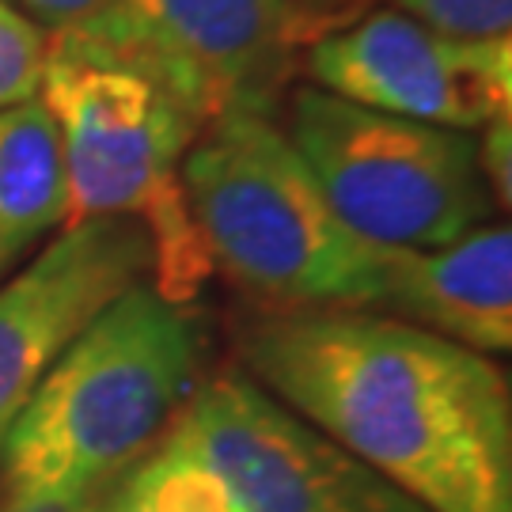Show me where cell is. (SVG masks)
I'll return each mask as SVG.
<instances>
[{"label": "cell", "mask_w": 512, "mask_h": 512, "mask_svg": "<svg viewBox=\"0 0 512 512\" xmlns=\"http://www.w3.org/2000/svg\"><path fill=\"white\" fill-rule=\"evenodd\" d=\"M247 380L433 512H512L505 372L361 308L281 311L239 342Z\"/></svg>", "instance_id": "1"}, {"label": "cell", "mask_w": 512, "mask_h": 512, "mask_svg": "<svg viewBox=\"0 0 512 512\" xmlns=\"http://www.w3.org/2000/svg\"><path fill=\"white\" fill-rule=\"evenodd\" d=\"M202 338L186 304L129 285L57 353L0 440L4 505L92 501L141 456L194 384Z\"/></svg>", "instance_id": "2"}, {"label": "cell", "mask_w": 512, "mask_h": 512, "mask_svg": "<svg viewBox=\"0 0 512 512\" xmlns=\"http://www.w3.org/2000/svg\"><path fill=\"white\" fill-rule=\"evenodd\" d=\"M183 194L213 274L281 311L376 308L384 247L330 209L277 118L228 114L198 129Z\"/></svg>", "instance_id": "3"}, {"label": "cell", "mask_w": 512, "mask_h": 512, "mask_svg": "<svg viewBox=\"0 0 512 512\" xmlns=\"http://www.w3.org/2000/svg\"><path fill=\"white\" fill-rule=\"evenodd\" d=\"M38 99L61 137L69 224H141L152 247V289L190 304L213 277L183 194V156L198 126L141 73L54 50H46Z\"/></svg>", "instance_id": "4"}, {"label": "cell", "mask_w": 512, "mask_h": 512, "mask_svg": "<svg viewBox=\"0 0 512 512\" xmlns=\"http://www.w3.org/2000/svg\"><path fill=\"white\" fill-rule=\"evenodd\" d=\"M330 209L384 251H429L497 220L478 167V137L296 88L289 129Z\"/></svg>", "instance_id": "5"}, {"label": "cell", "mask_w": 512, "mask_h": 512, "mask_svg": "<svg viewBox=\"0 0 512 512\" xmlns=\"http://www.w3.org/2000/svg\"><path fill=\"white\" fill-rule=\"evenodd\" d=\"M334 23L304 0H110L54 31V54L133 69L202 129L228 114L277 118L315 38Z\"/></svg>", "instance_id": "6"}, {"label": "cell", "mask_w": 512, "mask_h": 512, "mask_svg": "<svg viewBox=\"0 0 512 512\" xmlns=\"http://www.w3.org/2000/svg\"><path fill=\"white\" fill-rule=\"evenodd\" d=\"M167 444L217 471L247 512H433L247 376L198 387Z\"/></svg>", "instance_id": "7"}, {"label": "cell", "mask_w": 512, "mask_h": 512, "mask_svg": "<svg viewBox=\"0 0 512 512\" xmlns=\"http://www.w3.org/2000/svg\"><path fill=\"white\" fill-rule=\"evenodd\" d=\"M304 69L338 99L429 126L475 133L512 110V38H448L395 8L315 38Z\"/></svg>", "instance_id": "8"}, {"label": "cell", "mask_w": 512, "mask_h": 512, "mask_svg": "<svg viewBox=\"0 0 512 512\" xmlns=\"http://www.w3.org/2000/svg\"><path fill=\"white\" fill-rule=\"evenodd\" d=\"M152 274V247L133 220L65 224L0 285V440L23 414L57 353L114 296Z\"/></svg>", "instance_id": "9"}, {"label": "cell", "mask_w": 512, "mask_h": 512, "mask_svg": "<svg viewBox=\"0 0 512 512\" xmlns=\"http://www.w3.org/2000/svg\"><path fill=\"white\" fill-rule=\"evenodd\" d=\"M376 308L482 357L512 349V228L490 220L429 251H384Z\"/></svg>", "instance_id": "10"}, {"label": "cell", "mask_w": 512, "mask_h": 512, "mask_svg": "<svg viewBox=\"0 0 512 512\" xmlns=\"http://www.w3.org/2000/svg\"><path fill=\"white\" fill-rule=\"evenodd\" d=\"M65 224L69 183L61 137L35 95L0 110V285Z\"/></svg>", "instance_id": "11"}, {"label": "cell", "mask_w": 512, "mask_h": 512, "mask_svg": "<svg viewBox=\"0 0 512 512\" xmlns=\"http://www.w3.org/2000/svg\"><path fill=\"white\" fill-rule=\"evenodd\" d=\"M99 512H247L228 482L209 471L202 459L164 444L122 486V494L99 505Z\"/></svg>", "instance_id": "12"}, {"label": "cell", "mask_w": 512, "mask_h": 512, "mask_svg": "<svg viewBox=\"0 0 512 512\" xmlns=\"http://www.w3.org/2000/svg\"><path fill=\"white\" fill-rule=\"evenodd\" d=\"M50 38L31 16L0 0V110L38 95Z\"/></svg>", "instance_id": "13"}, {"label": "cell", "mask_w": 512, "mask_h": 512, "mask_svg": "<svg viewBox=\"0 0 512 512\" xmlns=\"http://www.w3.org/2000/svg\"><path fill=\"white\" fill-rule=\"evenodd\" d=\"M421 27L467 42H501L512 31V0H387Z\"/></svg>", "instance_id": "14"}, {"label": "cell", "mask_w": 512, "mask_h": 512, "mask_svg": "<svg viewBox=\"0 0 512 512\" xmlns=\"http://www.w3.org/2000/svg\"><path fill=\"white\" fill-rule=\"evenodd\" d=\"M478 167L482 179L490 186L494 202L509 209L512 198V118H494L490 126H482V141H478Z\"/></svg>", "instance_id": "15"}, {"label": "cell", "mask_w": 512, "mask_h": 512, "mask_svg": "<svg viewBox=\"0 0 512 512\" xmlns=\"http://www.w3.org/2000/svg\"><path fill=\"white\" fill-rule=\"evenodd\" d=\"M103 8H110V0H19V12L35 19L46 35L76 27L84 19L99 16Z\"/></svg>", "instance_id": "16"}, {"label": "cell", "mask_w": 512, "mask_h": 512, "mask_svg": "<svg viewBox=\"0 0 512 512\" xmlns=\"http://www.w3.org/2000/svg\"><path fill=\"white\" fill-rule=\"evenodd\" d=\"M311 12H319L323 19H330L334 27H342L349 19L357 16V8H361V0H304Z\"/></svg>", "instance_id": "17"}, {"label": "cell", "mask_w": 512, "mask_h": 512, "mask_svg": "<svg viewBox=\"0 0 512 512\" xmlns=\"http://www.w3.org/2000/svg\"><path fill=\"white\" fill-rule=\"evenodd\" d=\"M0 512H99L95 501H69V505H4L0 501Z\"/></svg>", "instance_id": "18"}]
</instances>
